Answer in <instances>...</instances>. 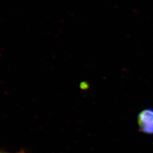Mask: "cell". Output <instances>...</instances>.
Wrapping results in <instances>:
<instances>
[{
	"mask_svg": "<svg viewBox=\"0 0 153 153\" xmlns=\"http://www.w3.org/2000/svg\"><path fill=\"white\" fill-rule=\"evenodd\" d=\"M0 153H7V152H2V151H0Z\"/></svg>",
	"mask_w": 153,
	"mask_h": 153,
	"instance_id": "2",
	"label": "cell"
},
{
	"mask_svg": "<svg viewBox=\"0 0 153 153\" xmlns=\"http://www.w3.org/2000/svg\"><path fill=\"white\" fill-rule=\"evenodd\" d=\"M137 121L141 131L148 134H153V109L142 111L138 116Z\"/></svg>",
	"mask_w": 153,
	"mask_h": 153,
	"instance_id": "1",
	"label": "cell"
}]
</instances>
